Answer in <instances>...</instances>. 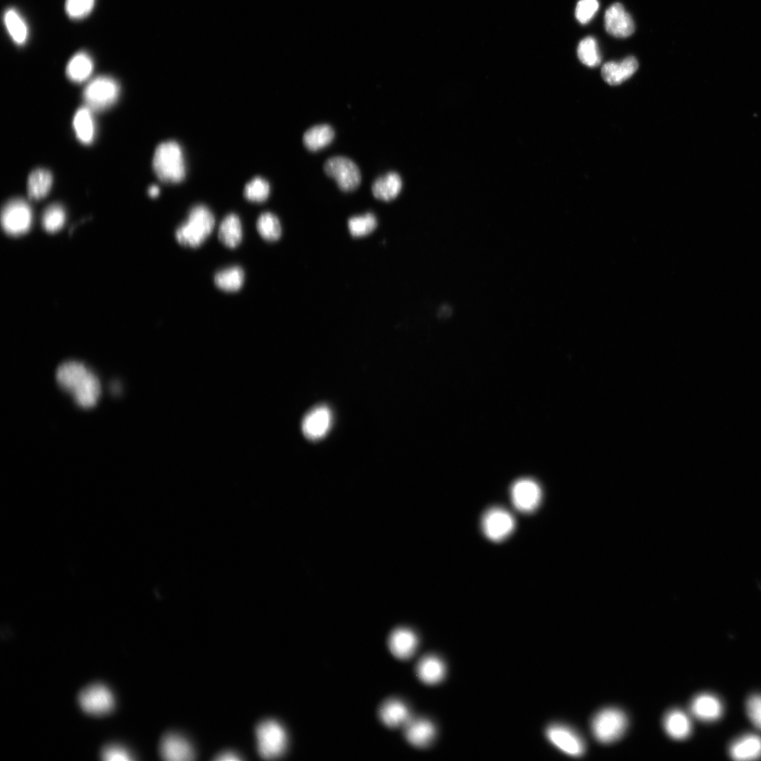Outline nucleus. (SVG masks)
<instances>
[{
  "instance_id": "f257e3e1",
  "label": "nucleus",
  "mask_w": 761,
  "mask_h": 761,
  "mask_svg": "<svg viewBox=\"0 0 761 761\" xmlns=\"http://www.w3.org/2000/svg\"><path fill=\"white\" fill-rule=\"evenodd\" d=\"M56 378L61 388L70 394L82 407L94 406L101 395L99 378L85 364L78 361L70 360L60 364L56 369Z\"/></svg>"
},
{
  "instance_id": "f03ea898",
  "label": "nucleus",
  "mask_w": 761,
  "mask_h": 761,
  "mask_svg": "<svg viewBox=\"0 0 761 761\" xmlns=\"http://www.w3.org/2000/svg\"><path fill=\"white\" fill-rule=\"evenodd\" d=\"M214 225L215 218L211 210L204 204L194 205L186 220L176 228L175 240L183 247L197 248L211 235Z\"/></svg>"
},
{
  "instance_id": "7ed1b4c3",
  "label": "nucleus",
  "mask_w": 761,
  "mask_h": 761,
  "mask_svg": "<svg viewBox=\"0 0 761 761\" xmlns=\"http://www.w3.org/2000/svg\"><path fill=\"white\" fill-rule=\"evenodd\" d=\"M152 166L155 173L162 181H181L185 175V164L179 143L172 140L160 143L154 151Z\"/></svg>"
},
{
  "instance_id": "20e7f679",
  "label": "nucleus",
  "mask_w": 761,
  "mask_h": 761,
  "mask_svg": "<svg viewBox=\"0 0 761 761\" xmlns=\"http://www.w3.org/2000/svg\"><path fill=\"white\" fill-rule=\"evenodd\" d=\"M120 85L111 77L102 75L92 80L85 87V106L94 111H102L112 106L120 95Z\"/></svg>"
},
{
  "instance_id": "39448f33",
  "label": "nucleus",
  "mask_w": 761,
  "mask_h": 761,
  "mask_svg": "<svg viewBox=\"0 0 761 761\" xmlns=\"http://www.w3.org/2000/svg\"><path fill=\"white\" fill-rule=\"evenodd\" d=\"M257 750L264 759H275L286 750L287 736L283 726L276 721L266 720L256 729Z\"/></svg>"
},
{
  "instance_id": "423d86ee",
  "label": "nucleus",
  "mask_w": 761,
  "mask_h": 761,
  "mask_svg": "<svg viewBox=\"0 0 761 761\" xmlns=\"http://www.w3.org/2000/svg\"><path fill=\"white\" fill-rule=\"evenodd\" d=\"M627 726L624 713L616 708H606L598 712L591 722L595 738L602 743H610L619 739Z\"/></svg>"
},
{
  "instance_id": "0eeeda50",
  "label": "nucleus",
  "mask_w": 761,
  "mask_h": 761,
  "mask_svg": "<svg viewBox=\"0 0 761 761\" xmlns=\"http://www.w3.org/2000/svg\"><path fill=\"white\" fill-rule=\"evenodd\" d=\"M32 223V211L30 204L21 198L7 202L1 212V223L4 230L12 236L21 235L29 230Z\"/></svg>"
},
{
  "instance_id": "6e6552de",
  "label": "nucleus",
  "mask_w": 761,
  "mask_h": 761,
  "mask_svg": "<svg viewBox=\"0 0 761 761\" xmlns=\"http://www.w3.org/2000/svg\"><path fill=\"white\" fill-rule=\"evenodd\" d=\"M323 170L327 175L336 182L344 192L355 190L361 182V173L357 164L350 159L335 156L326 160Z\"/></svg>"
},
{
  "instance_id": "1a4fd4ad",
  "label": "nucleus",
  "mask_w": 761,
  "mask_h": 761,
  "mask_svg": "<svg viewBox=\"0 0 761 761\" xmlns=\"http://www.w3.org/2000/svg\"><path fill=\"white\" fill-rule=\"evenodd\" d=\"M514 519L505 509L494 507L488 509L483 515L481 528L484 535L490 540L498 542L505 540L514 530Z\"/></svg>"
},
{
  "instance_id": "9d476101",
  "label": "nucleus",
  "mask_w": 761,
  "mask_h": 761,
  "mask_svg": "<svg viewBox=\"0 0 761 761\" xmlns=\"http://www.w3.org/2000/svg\"><path fill=\"white\" fill-rule=\"evenodd\" d=\"M78 700L85 712L94 715L108 713L114 705L111 692L101 684H93L84 688L79 695Z\"/></svg>"
},
{
  "instance_id": "9b49d317",
  "label": "nucleus",
  "mask_w": 761,
  "mask_h": 761,
  "mask_svg": "<svg viewBox=\"0 0 761 761\" xmlns=\"http://www.w3.org/2000/svg\"><path fill=\"white\" fill-rule=\"evenodd\" d=\"M512 502L516 509L523 513L533 512L539 505L542 491L540 485L531 478H521L512 485Z\"/></svg>"
},
{
  "instance_id": "f8f14e48",
  "label": "nucleus",
  "mask_w": 761,
  "mask_h": 761,
  "mask_svg": "<svg viewBox=\"0 0 761 761\" xmlns=\"http://www.w3.org/2000/svg\"><path fill=\"white\" fill-rule=\"evenodd\" d=\"M546 735L553 745L569 755L579 757L585 751L582 739L567 726L560 724L551 725L547 729Z\"/></svg>"
},
{
  "instance_id": "ddd939ff",
  "label": "nucleus",
  "mask_w": 761,
  "mask_h": 761,
  "mask_svg": "<svg viewBox=\"0 0 761 761\" xmlns=\"http://www.w3.org/2000/svg\"><path fill=\"white\" fill-rule=\"evenodd\" d=\"M332 421L330 409L325 405L317 406L305 415L302 423V432L309 440H319L327 434Z\"/></svg>"
},
{
  "instance_id": "4468645a",
  "label": "nucleus",
  "mask_w": 761,
  "mask_h": 761,
  "mask_svg": "<svg viewBox=\"0 0 761 761\" xmlns=\"http://www.w3.org/2000/svg\"><path fill=\"white\" fill-rule=\"evenodd\" d=\"M604 20L606 31L613 37L625 38L635 30L631 16L619 3L612 4L606 10Z\"/></svg>"
},
{
  "instance_id": "2eb2a0df",
  "label": "nucleus",
  "mask_w": 761,
  "mask_h": 761,
  "mask_svg": "<svg viewBox=\"0 0 761 761\" xmlns=\"http://www.w3.org/2000/svg\"><path fill=\"white\" fill-rule=\"evenodd\" d=\"M160 754L163 759L168 761H188L195 757L190 743L176 734L163 736L160 743Z\"/></svg>"
},
{
  "instance_id": "dca6fc26",
  "label": "nucleus",
  "mask_w": 761,
  "mask_h": 761,
  "mask_svg": "<svg viewBox=\"0 0 761 761\" xmlns=\"http://www.w3.org/2000/svg\"><path fill=\"white\" fill-rule=\"evenodd\" d=\"M388 645L390 652L400 660H408L413 656L418 645L416 633L407 628H397L390 635Z\"/></svg>"
},
{
  "instance_id": "f3484780",
  "label": "nucleus",
  "mask_w": 761,
  "mask_h": 761,
  "mask_svg": "<svg viewBox=\"0 0 761 761\" xmlns=\"http://www.w3.org/2000/svg\"><path fill=\"white\" fill-rule=\"evenodd\" d=\"M435 733L433 723L425 719L411 718L404 726L407 741L416 748L428 747L434 740Z\"/></svg>"
},
{
  "instance_id": "a211bd4d",
  "label": "nucleus",
  "mask_w": 761,
  "mask_h": 761,
  "mask_svg": "<svg viewBox=\"0 0 761 761\" xmlns=\"http://www.w3.org/2000/svg\"><path fill=\"white\" fill-rule=\"evenodd\" d=\"M690 710L692 714L698 719L711 722L720 718L723 706L719 698L714 695L703 693L693 699Z\"/></svg>"
},
{
  "instance_id": "6ab92c4d",
  "label": "nucleus",
  "mask_w": 761,
  "mask_h": 761,
  "mask_svg": "<svg viewBox=\"0 0 761 761\" xmlns=\"http://www.w3.org/2000/svg\"><path fill=\"white\" fill-rule=\"evenodd\" d=\"M637 59L629 56L624 60L605 63L601 70L603 80L611 85H617L629 79L638 69Z\"/></svg>"
},
{
  "instance_id": "aec40b11",
  "label": "nucleus",
  "mask_w": 761,
  "mask_h": 761,
  "mask_svg": "<svg viewBox=\"0 0 761 761\" xmlns=\"http://www.w3.org/2000/svg\"><path fill=\"white\" fill-rule=\"evenodd\" d=\"M729 753L735 760L759 759L761 757V737L755 734L743 735L731 743Z\"/></svg>"
},
{
  "instance_id": "412c9836",
  "label": "nucleus",
  "mask_w": 761,
  "mask_h": 761,
  "mask_svg": "<svg viewBox=\"0 0 761 761\" xmlns=\"http://www.w3.org/2000/svg\"><path fill=\"white\" fill-rule=\"evenodd\" d=\"M378 715L381 722L390 728L404 726L411 719L407 706L397 699L385 701L379 708Z\"/></svg>"
},
{
  "instance_id": "4be33fe9",
  "label": "nucleus",
  "mask_w": 761,
  "mask_h": 761,
  "mask_svg": "<svg viewBox=\"0 0 761 761\" xmlns=\"http://www.w3.org/2000/svg\"><path fill=\"white\" fill-rule=\"evenodd\" d=\"M402 186L400 175L396 172L390 171L377 178L372 184L371 190L376 198L388 202L398 196Z\"/></svg>"
},
{
  "instance_id": "5701e85b",
  "label": "nucleus",
  "mask_w": 761,
  "mask_h": 761,
  "mask_svg": "<svg viewBox=\"0 0 761 761\" xmlns=\"http://www.w3.org/2000/svg\"><path fill=\"white\" fill-rule=\"evenodd\" d=\"M3 23L12 41L17 45L25 44L29 37L28 25L20 12L14 8H7L3 15Z\"/></svg>"
},
{
  "instance_id": "b1692460",
  "label": "nucleus",
  "mask_w": 761,
  "mask_h": 761,
  "mask_svg": "<svg viewBox=\"0 0 761 761\" xmlns=\"http://www.w3.org/2000/svg\"><path fill=\"white\" fill-rule=\"evenodd\" d=\"M92 111L87 106H83L75 112L73 126L78 140L84 144H91L95 137L96 125Z\"/></svg>"
},
{
  "instance_id": "393cba45",
  "label": "nucleus",
  "mask_w": 761,
  "mask_h": 761,
  "mask_svg": "<svg viewBox=\"0 0 761 761\" xmlns=\"http://www.w3.org/2000/svg\"><path fill=\"white\" fill-rule=\"evenodd\" d=\"M94 70V61L86 51H79L68 61L66 73L68 78L73 82L81 83L86 81Z\"/></svg>"
},
{
  "instance_id": "a878e982",
  "label": "nucleus",
  "mask_w": 761,
  "mask_h": 761,
  "mask_svg": "<svg viewBox=\"0 0 761 761\" xmlns=\"http://www.w3.org/2000/svg\"><path fill=\"white\" fill-rule=\"evenodd\" d=\"M663 726L669 736L676 740L686 738L692 731L689 717L679 710L668 712L664 717Z\"/></svg>"
},
{
  "instance_id": "bb28decb",
  "label": "nucleus",
  "mask_w": 761,
  "mask_h": 761,
  "mask_svg": "<svg viewBox=\"0 0 761 761\" xmlns=\"http://www.w3.org/2000/svg\"><path fill=\"white\" fill-rule=\"evenodd\" d=\"M242 226L240 218L235 214H228L221 221L218 237L225 247L236 248L242 240Z\"/></svg>"
},
{
  "instance_id": "cd10ccee",
  "label": "nucleus",
  "mask_w": 761,
  "mask_h": 761,
  "mask_svg": "<svg viewBox=\"0 0 761 761\" xmlns=\"http://www.w3.org/2000/svg\"><path fill=\"white\" fill-rule=\"evenodd\" d=\"M416 674L419 679L424 683L433 685L443 680L445 674V667L441 660L434 655L423 657L418 662Z\"/></svg>"
},
{
  "instance_id": "c85d7f7f",
  "label": "nucleus",
  "mask_w": 761,
  "mask_h": 761,
  "mask_svg": "<svg viewBox=\"0 0 761 761\" xmlns=\"http://www.w3.org/2000/svg\"><path fill=\"white\" fill-rule=\"evenodd\" d=\"M52 182L53 177L49 171L42 168L32 171L28 176L27 183L30 198L34 200L44 198L49 194Z\"/></svg>"
},
{
  "instance_id": "c756f323",
  "label": "nucleus",
  "mask_w": 761,
  "mask_h": 761,
  "mask_svg": "<svg viewBox=\"0 0 761 761\" xmlns=\"http://www.w3.org/2000/svg\"><path fill=\"white\" fill-rule=\"evenodd\" d=\"M335 132L328 124H318L306 130L303 135L304 145L310 151H318L328 146L333 140Z\"/></svg>"
},
{
  "instance_id": "7c9ffc66",
  "label": "nucleus",
  "mask_w": 761,
  "mask_h": 761,
  "mask_svg": "<svg viewBox=\"0 0 761 761\" xmlns=\"http://www.w3.org/2000/svg\"><path fill=\"white\" fill-rule=\"evenodd\" d=\"M245 281V272L237 266L222 269L214 276V284L220 290L227 292H237L241 289Z\"/></svg>"
},
{
  "instance_id": "2f4dec72",
  "label": "nucleus",
  "mask_w": 761,
  "mask_h": 761,
  "mask_svg": "<svg viewBox=\"0 0 761 761\" xmlns=\"http://www.w3.org/2000/svg\"><path fill=\"white\" fill-rule=\"evenodd\" d=\"M256 230L260 236L268 242H275L280 239L282 227L278 218L271 212L261 214L256 223Z\"/></svg>"
},
{
  "instance_id": "473e14b6",
  "label": "nucleus",
  "mask_w": 761,
  "mask_h": 761,
  "mask_svg": "<svg viewBox=\"0 0 761 761\" xmlns=\"http://www.w3.org/2000/svg\"><path fill=\"white\" fill-rule=\"evenodd\" d=\"M66 211L63 207L58 204H52L46 208L42 218V223L44 229L49 233H55L60 230L66 222Z\"/></svg>"
},
{
  "instance_id": "72a5a7b5",
  "label": "nucleus",
  "mask_w": 761,
  "mask_h": 761,
  "mask_svg": "<svg viewBox=\"0 0 761 761\" xmlns=\"http://www.w3.org/2000/svg\"><path fill=\"white\" fill-rule=\"evenodd\" d=\"M577 55L581 63L589 67H595L601 62V56L595 39L587 37L579 44Z\"/></svg>"
},
{
  "instance_id": "f704fd0d",
  "label": "nucleus",
  "mask_w": 761,
  "mask_h": 761,
  "mask_svg": "<svg viewBox=\"0 0 761 761\" xmlns=\"http://www.w3.org/2000/svg\"><path fill=\"white\" fill-rule=\"evenodd\" d=\"M376 217L372 213L356 216L348 220V228L353 237H364L371 233L377 227Z\"/></svg>"
},
{
  "instance_id": "c9c22d12",
  "label": "nucleus",
  "mask_w": 761,
  "mask_h": 761,
  "mask_svg": "<svg viewBox=\"0 0 761 761\" xmlns=\"http://www.w3.org/2000/svg\"><path fill=\"white\" fill-rule=\"evenodd\" d=\"M270 194V185L266 180L256 176L250 180L245 186L244 196L249 201L262 202Z\"/></svg>"
},
{
  "instance_id": "e433bc0d",
  "label": "nucleus",
  "mask_w": 761,
  "mask_h": 761,
  "mask_svg": "<svg viewBox=\"0 0 761 761\" xmlns=\"http://www.w3.org/2000/svg\"><path fill=\"white\" fill-rule=\"evenodd\" d=\"M95 0H66L65 11L73 20H81L92 11Z\"/></svg>"
},
{
  "instance_id": "4c0bfd02",
  "label": "nucleus",
  "mask_w": 761,
  "mask_h": 761,
  "mask_svg": "<svg viewBox=\"0 0 761 761\" xmlns=\"http://www.w3.org/2000/svg\"><path fill=\"white\" fill-rule=\"evenodd\" d=\"M599 8L598 0H579L576 4L575 16L581 24L588 23Z\"/></svg>"
},
{
  "instance_id": "58836bf2",
  "label": "nucleus",
  "mask_w": 761,
  "mask_h": 761,
  "mask_svg": "<svg viewBox=\"0 0 761 761\" xmlns=\"http://www.w3.org/2000/svg\"><path fill=\"white\" fill-rule=\"evenodd\" d=\"M746 712L753 724L761 730V695L755 694L749 697L746 702Z\"/></svg>"
},
{
  "instance_id": "ea45409f",
  "label": "nucleus",
  "mask_w": 761,
  "mask_h": 761,
  "mask_svg": "<svg viewBox=\"0 0 761 761\" xmlns=\"http://www.w3.org/2000/svg\"><path fill=\"white\" fill-rule=\"evenodd\" d=\"M101 755L103 760L108 761L131 760L129 753L124 748L117 745L106 746L101 751Z\"/></svg>"
},
{
  "instance_id": "a19ab883",
  "label": "nucleus",
  "mask_w": 761,
  "mask_h": 761,
  "mask_svg": "<svg viewBox=\"0 0 761 761\" xmlns=\"http://www.w3.org/2000/svg\"><path fill=\"white\" fill-rule=\"evenodd\" d=\"M215 760L218 761H239L241 758L233 751H223L219 753Z\"/></svg>"
},
{
  "instance_id": "79ce46f5",
  "label": "nucleus",
  "mask_w": 761,
  "mask_h": 761,
  "mask_svg": "<svg viewBox=\"0 0 761 761\" xmlns=\"http://www.w3.org/2000/svg\"><path fill=\"white\" fill-rule=\"evenodd\" d=\"M147 192L151 197H156L159 195L160 189L158 185H151L148 187Z\"/></svg>"
}]
</instances>
